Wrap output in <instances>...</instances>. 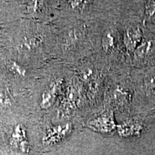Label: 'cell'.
<instances>
[{
  "instance_id": "6da1fadb",
  "label": "cell",
  "mask_w": 155,
  "mask_h": 155,
  "mask_svg": "<svg viewBox=\"0 0 155 155\" xmlns=\"http://www.w3.org/2000/svg\"><path fill=\"white\" fill-rule=\"evenodd\" d=\"M114 9L108 16L98 19L96 23L95 49L97 55L109 65L111 74H129L131 70L130 59L115 20Z\"/></svg>"
},
{
  "instance_id": "7a4b0ae2",
  "label": "cell",
  "mask_w": 155,
  "mask_h": 155,
  "mask_svg": "<svg viewBox=\"0 0 155 155\" xmlns=\"http://www.w3.org/2000/svg\"><path fill=\"white\" fill-rule=\"evenodd\" d=\"M103 106L122 119L139 114L137 95L129 74H111Z\"/></svg>"
},
{
  "instance_id": "3957f363",
  "label": "cell",
  "mask_w": 155,
  "mask_h": 155,
  "mask_svg": "<svg viewBox=\"0 0 155 155\" xmlns=\"http://www.w3.org/2000/svg\"><path fill=\"white\" fill-rule=\"evenodd\" d=\"M129 76L135 88L139 114L155 111V64L131 68Z\"/></svg>"
},
{
  "instance_id": "277c9868",
  "label": "cell",
  "mask_w": 155,
  "mask_h": 155,
  "mask_svg": "<svg viewBox=\"0 0 155 155\" xmlns=\"http://www.w3.org/2000/svg\"><path fill=\"white\" fill-rule=\"evenodd\" d=\"M155 116V111L139 114L122 119L117 124L116 132L124 139H137L148 129Z\"/></svg>"
},
{
  "instance_id": "5b68a950",
  "label": "cell",
  "mask_w": 155,
  "mask_h": 155,
  "mask_svg": "<svg viewBox=\"0 0 155 155\" xmlns=\"http://www.w3.org/2000/svg\"><path fill=\"white\" fill-rule=\"evenodd\" d=\"M95 25L94 29L91 31H90L86 25H73L67 28L61 37L62 51L65 54H75L87 47L88 45L87 42L90 38V35L94 32Z\"/></svg>"
},
{
  "instance_id": "8992f818",
  "label": "cell",
  "mask_w": 155,
  "mask_h": 155,
  "mask_svg": "<svg viewBox=\"0 0 155 155\" xmlns=\"http://www.w3.org/2000/svg\"><path fill=\"white\" fill-rule=\"evenodd\" d=\"M154 64L155 31L146 28L144 39L131 57V68H141Z\"/></svg>"
},
{
  "instance_id": "52a82bcc",
  "label": "cell",
  "mask_w": 155,
  "mask_h": 155,
  "mask_svg": "<svg viewBox=\"0 0 155 155\" xmlns=\"http://www.w3.org/2000/svg\"><path fill=\"white\" fill-rule=\"evenodd\" d=\"M86 127L104 136H112L116 132L117 124L115 114L110 108L103 106L85 122Z\"/></svg>"
},
{
  "instance_id": "ba28073f",
  "label": "cell",
  "mask_w": 155,
  "mask_h": 155,
  "mask_svg": "<svg viewBox=\"0 0 155 155\" xmlns=\"http://www.w3.org/2000/svg\"><path fill=\"white\" fill-rule=\"evenodd\" d=\"M73 130L72 123L68 121L50 126L42 137V144L45 146H50L62 142L71 134Z\"/></svg>"
},
{
  "instance_id": "9c48e42d",
  "label": "cell",
  "mask_w": 155,
  "mask_h": 155,
  "mask_svg": "<svg viewBox=\"0 0 155 155\" xmlns=\"http://www.w3.org/2000/svg\"><path fill=\"white\" fill-rule=\"evenodd\" d=\"M65 78L58 77L46 87L42 93L40 103V106L42 109L47 110L55 104L58 97L63 94V89L65 88Z\"/></svg>"
},
{
  "instance_id": "30bf717a",
  "label": "cell",
  "mask_w": 155,
  "mask_h": 155,
  "mask_svg": "<svg viewBox=\"0 0 155 155\" xmlns=\"http://www.w3.org/2000/svg\"><path fill=\"white\" fill-rule=\"evenodd\" d=\"M71 82L68 86L65 87V91L60 104L62 113L71 114L76 111L81 103V92L78 88Z\"/></svg>"
},
{
  "instance_id": "8fae6325",
  "label": "cell",
  "mask_w": 155,
  "mask_h": 155,
  "mask_svg": "<svg viewBox=\"0 0 155 155\" xmlns=\"http://www.w3.org/2000/svg\"><path fill=\"white\" fill-rule=\"evenodd\" d=\"M9 144L12 148L23 153H29L30 145L27 136L26 129L21 124L15 125L11 133Z\"/></svg>"
},
{
  "instance_id": "7c38bea8",
  "label": "cell",
  "mask_w": 155,
  "mask_h": 155,
  "mask_svg": "<svg viewBox=\"0 0 155 155\" xmlns=\"http://www.w3.org/2000/svg\"><path fill=\"white\" fill-rule=\"evenodd\" d=\"M141 17L145 28L155 31V0L141 1Z\"/></svg>"
},
{
  "instance_id": "4fadbf2b",
  "label": "cell",
  "mask_w": 155,
  "mask_h": 155,
  "mask_svg": "<svg viewBox=\"0 0 155 155\" xmlns=\"http://www.w3.org/2000/svg\"><path fill=\"white\" fill-rule=\"evenodd\" d=\"M42 42L43 38L39 35L25 37L19 44V48L22 51H30L40 47Z\"/></svg>"
},
{
  "instance_id": "5bb4252c",
  "label": "cell",
  "mask_w": 155,
  "mask_h": 155,
  "mask_svg": "<svg viewBox=\"0 0 155 155\" xmlns=\"http://www.w3.org/2000/svg\"><path fill=\"white\" fill-rule=\"evenodd\" d=\"M7 68L9 71L13 75H16V76L19 77H24L25 76L27 73V70L25 68L19 63L18 62L14 60H11L7 63Z\"/></svg>"
},
{
  "instance_id": "9a60e30c",
  "label": "cell",
  "mask_w": 155,
  "mask_h": 155,
  "mask_svg": "<svg viewBox=\"0 0 155 155\" xmlns=\"http://www.w3.org/2000/svg\"><path fill=\"white\" fill-rule=\"evenodd\" d=\"M12 104V99L5 91L0 89V109L10 107Z\"/></svg>"
},
{
  "instance_id": "2e32d148",
  "label": "cell",
  "mask_w": 155,
  "mask_h": 155,
  "mask_svg": "<svg viewBox=\"0 0 155 155\" xmlns=\"http://www.w3.org/2000/svg\"><path fill=\"white\" fill-rule=\"evenodd\" d=\"M42 5V2H38V1H34V2H29L27 7V10L28 12L32 13L36 12L37 9H38L40 7V5Z\"/></svg>"
}]
</instances>
